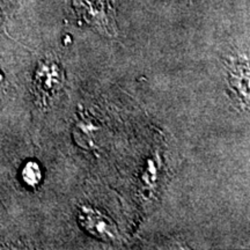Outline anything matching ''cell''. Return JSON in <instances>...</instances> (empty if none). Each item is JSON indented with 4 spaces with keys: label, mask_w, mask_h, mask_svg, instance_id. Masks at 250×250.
I'll return each instance as SVG.
<instances>
[{
    "label": "cell",
    "mask_w": 250,
    "mask_h": 250,
    "mask_svg": "<svg viewBox=\"0 0 250 250\" xmlns=\"http://www.w3.org/2000/svg\"><path fill=\"white\" fill-rule=\"evenodd\" d=\"M62 70L56 62L50 61L40 62L34 77V93L41 104L45 105L52 99L62 87Z\"/></svg>",
    "instance_id": "1"
},
{
    "label": "cell",
    "mask_w": 250,
    "mask_h": 250,
    "mask_svg": "<svg viewBox=\"0 0 250 250\" xmlns=\"http://www.w3.org/2000/svg\"><path fill=\"white\" fill-rule=\"evenodd\" d=\"M81 225L86 228L87 232L99 237L112 239L115 237V226L109 220L108 217H104L100 212L93 211L90 208H83L80 214Z\"/></svg>",
    "instance_id": "2"
},
{
    "label": "cell",
    "mask_w": 250,
    "mask_h": 250,
    "mask_svg": "<svg viewBox=\"0 0 250 250\" xmlns=\"http://www.w3.org/2000/svg\"><path fill=\"white\" fill-rule=\"evenodd\" d=\"M21 177L23 183L29 188H36L43 179L41 166L36 161H28L21 170Z\"/></svg>",
    "instance_id": "3"
}]
</instances>
